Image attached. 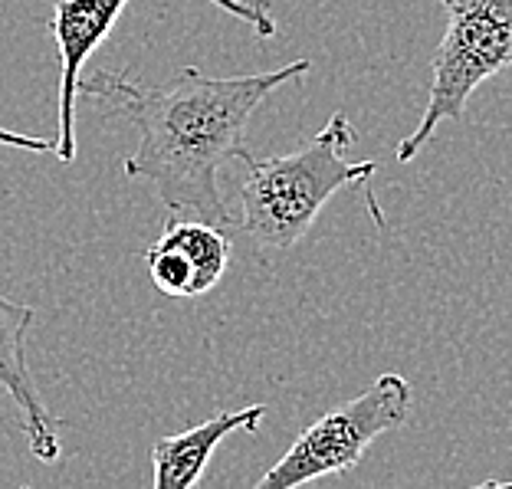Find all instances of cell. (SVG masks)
Masks as SVG:
<instances>
[{
  "label": "cell",
  "instance_id": "obj_9",
  "mask_svg": "<svg viewBox=\"0 0 512 489\" xmlns=\"http://www.w3.org/2000/svg\"><path fill=\"white\" fill-rule=\"evenodd\" d=\"M211 4L220 7L234 20L247 23V27L253 30V37H260V40L276 37V20H273V10L266 0H211Z\"/></svg>",
  "mask_w": 512,
  "mask_h": 489
},
{
  "label": "cell",
  "instance_id": "obj_10",
  "mask_svg": "<svg viewBox=\"0 0 512 489\" xmlns=\"http://www.w3.org/2000/svg\"><path fill=\"white\" fill-rule=\"evenodd\" d=\"M0 145L10 148H23V151H40V155H53V138H37V135H23V132H10V128H0Z\"/></svg>",
  "mask_w": 512,
  "mask_h": 489
},
{
  "label": "cell",
  "instance_id": "obj_8",
  "mask_svg": "<svg viewBox=\"0 0 512 489\" xmlns=\"http://www.w3.org/2000/svg\"><path fill=\"white\" fill-rule=\"evenodd\" d=\"M266 407L250 404L240 411H217L181 434H171L151 447V463H155V489H191L201 483V476L211 463L214 450L224 444L230 434H256L263 424Z\"/></svg>",
  "mask_w": 512,
  "mask_h": 489
},
{
  "label": "cell",
  "instance_id": "obj_1",
  "mask_svg": "<svg viewBox=\"0 0 512 489\" xmlns=\"http://www.w3.org/2000/svg\"><path fill=\"white\" fill-rule=\"evenodd\" d=\"M312 60H296L253 76H207L184 66L165 86H138L109 69L79 79V92L99 102L106 119L138 128V148L125 158V178L145 181L174 217L234 227L217 174L227 161H247V125L276 89L309 76Z\"/></svg>",
  "mask_w": 512,
  "mask_h": 489
},
{
  "label": "cell",
  "instance_id": "obj_7",
  "mask_svg": "<svg viewBox=\"0 0 512 489\" xmlns=\"http://www.w3.org/2000/svg\"><path fill=\"white\" fill-rule=\"evenodd\" d=\"M33 319H37V312L30 306H20V302L0 293V388L17 404L20 427L30 444V453L40 463H56L60 460L56 421L37 388V378H33V371L27 365V332Z\"/></svg>",
  "mask_w": 512,
  "mask_h": 489
},
{
  "label": "cell",
  "instance_id": "obj_5",
  "mask_svg": "<svg viewBox=\"0 0 512 489\" xmlns=\"http://www.w3.org/2000/svg\"><path fill=\"white\" fill-rule=\"evenodd\" d=\"M230 263V240L207 220H168L161 237L145 250L148 276L158 293L171 299H197L224 279Z\"/></svg>",
  "mask_w": 512,
  "mask_h": 489
},
{
  "label": "cell",
  "instance_id": "obj_2",
  "mask_svg": "<svg viewBox=\"0 0 512 489\" xmlns=\"http://www.w3.org/2000/svg\"><path fill=\"white\" fill-rule=\"evenodd\" d=\"M355 142L358 132L348 115L332 112L325 128L289 155H250L243 161L247 174L237 191L240 230L256 250H293L335 194L365 184L378 171V161L348 158V148Z\"/></svg>",
  "mask_w": 512,
  "mask_h": 489
},
{
  "label": "cell",
  "instance_id": "obj_3",
  "mask_svg": "<svg viewBox=\"0 0 512 489\" xmlns=\"http://www.w3.org/2000/svg\"><path fill=\"white\" fill-rule=\"evenodd\" d=\"M447 30L434 53V76L421 122L394 148V158L414 161L440 122H463L467 102L486 79L512 66V0H440Z\"/></svg>",
  "mask_w": 512,
  "mask_h": 489
},
{
  "label": "cell",
  "instance_id": "obj_6",
  "mask_svg": "<svg viewBox=\"0 0 512 489\" xmlns=\"http://www.w3.org/2000/svg\"><path fill=\"white\" fill-rule=\"evenodd\" d=\"M128 0H53V37L60 50V135L53 138V155L60 161L76 158V92L79 73L96 46L119 23Z\"/></svg>",
  "mask_w": 512,
  "mask_h": 489
},
{
  "label": "cell",
  "instance_id": "obj_4",
  "mask_svg": "<svg viewBox=\"0 0 512 489\" xmlns=\"http://www.w3.org/2000/svg\"><path fill=\"white\" fill-rule=\"evenodd\" d=\"M411 401V381L388 371L375 384H368L358 398L312 421L283 457L256 480V489H296L322 476L355 470L378 437L391 434L407 421Z\"/></svg>",
  "mask_w": 512,
  "mask_h": 489
}]
</instances>
